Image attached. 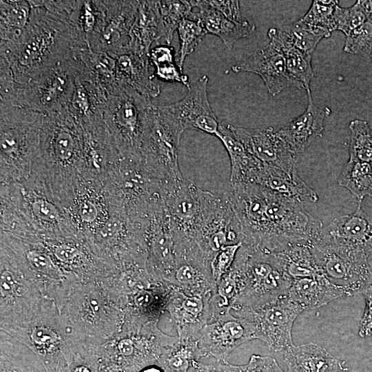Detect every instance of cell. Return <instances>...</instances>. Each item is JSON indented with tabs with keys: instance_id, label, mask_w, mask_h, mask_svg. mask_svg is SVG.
<instances>
[{
	"instance_id": "obj_1",
	"label": "cell",
	"mask_w": 372,
	"mask_h": 372,
	"mask_svg": "<svg viewBox=\"0 0 372 372\" xmlns=\"http://www.w3.org/2000/svg\"><path fill=\"white\" fill-rule=\"evenodd\" d=\"M231 205L240 228L242 245L278 253L309 243L323 227L303 203L253 183H231L222 193Z\"/></svg>"
},
{
	"instance_id": "obj_2",
	"label": "cell",
	"mask_w": 372,
	"mask_h": 372,
	"mask_svg": "<svg viewBox=\"0 0 372 372\" xmlns=\"http://www.w3.org/2000/svg\"><path fill=\"white\" fill-rule=\"evenodd\" d=\"M29 22L16 39L0 42V58L14 80L24 85L50 70L80 49L89 48L65 16L30 1Z\"/></svg>"
},
{
	"instance_id": "obj_3",
	"label": "cell",
	"mask_w": 372,
	"mask_h": 372,
	"mask_svg": "<svg viewBox=\"0 0 372 372\" xmlns=\"http://www.w3.org/2000/svg\"><path fill=\"white\" fill-rule=\"evenodd\" d=\"M110 278L76 282L60 311L85 343L100 344L123 330L125 298Z\"/></svg>"
},
{
	"instance_id": "obj_4",
	"label": "cell",
	"mask_w": 372,
	"mask_h": 372,
	"mask_svg": "<svg viewBox=\"0 0 372 372\" xmlns=\"http://www.w3.org/2000/svg\"><path fill=\"white\" fill-rule=\"evenodd\" d=\"M3 331L29 348L46 372H61L85 344L55 302L45 298L28 320Z\"/></svg>"
},
{
	"instance_id": "obj_5",
	"label": "cell",
	"mask_w": 372,
	"mask_h": 372,
	"mask_svg": "<svg viewBox=\"0 0 372 372\" xmlns=\"http://www.w3.org/2000/svg\"><path fill=\"white\" fill-rule=\"evenodd\" d=\"M44 117L26 107L0 105L1 185L30 176L40 156Z\"/></svg>"
},
{
	"instance_id": "obj_6",
	"label": "cell",
	"mask_w": 372,
	"mask_h": 372,
	"mask_svg": "<svg viewBox=\"0 0 372 372\" xmlns=\"http://www.w3.org/2000/svg\"><path fill=\"white\" fill-rule=\"evenodd\" d=\"M229 271L238 285L231 311L260 307L288 296L292 280L276 253L242 245Z\"/></svg>"
},
{
	"instance_id": "obj_7",
	"label": "cell",
	"mask_w": 372,
	"mask_h": 372,
	"mask_svg": "<svg viewBox=\"0 0 372 372\" xmlns=\"http://www.w3.org/2000/svg\"><path fill=\"white\" fill-rule=\"evenodd\" d=\"M1 244L12 252L27 278L61 311L72 288L81 280L59 266L39 236L1 231Z\"/></svg>"
},
{
	"instance_id": "obj_8",
	"label": "cell",
	"mask_w": 372,
	"mask_h": 372,
	"mask_svg": "<svg viewBox=\"0 0 372 372\" xmlns=\"http://www.w3.org/2000/svg\"><path fill=\"white\" fill-rule=\"evenodd\" d=\"M185 130L162 105H153L144 130L141 155L150 176L161 189L183 180L178 165V148Z\"/></svg>"
},
{
	"instance_id": "obj_9",
	"label": "cell",
	"mask_w": 372,
	"mask_h": 372,
	"mask_svg": "<svg viewBox=\"0 0 372 372\" xmlns=\"http://www.w3.org/2000/svg\"><path fill=\"white\" fill-rule=\"evenodd\" d=\"M152 99L132 87L118 85L108 95L104 123L121 157L141 158V147Z\"/></svg>"
},
{
	"instance_id": "obj_10",
	"label": "cell",
	"mask_w": 372,
	"mask_h": 372,
	"mask_svg": "<svg viewBox=\"0 0 372 372\" xmlns=\"http://www.w3.org/2000/svg\"><path fill=\"white\" fill-rule=\"evenodd\" d=\"M158 322H149L138 331L121 332L100 344H94L98 357L119 363L132 372L156 363L180 341L178 336L164 333Z\"/></svg>"
},
{
	"instance_id": "obj_11",
	"label": "cell",
	"mask_w": 372,
	"mask_h": 372,
	"mask_svg": "<svg viewBox=\"0 0 372 372\" xmlns=\"http://www.w3.org/2000/svg\"><path fill=\"white\" fill-rule=\"evenodd\" d=\"M76 52L39 77L19 84L15 106L45 115L68 107L81 72Z\"/></svg>"
},
{
	"instance_id": "obj_12",
	"label": "cell",
	"mask_w": 372,
	"mask_h": 372,
	"mask_svg": "<svg viewBox=\"0 0 372 372\" xmlns=\"http://www.w3.org/2000/svg\"><path fill=\"white\" fill-rule=\"evenodd\" d=\"M44 298L21 271L12 252L1 244L0 330L28 320L38 310Z\"/></svg>"
},
{
	"instance_id": "obj_13",
	"label": "cell",
	"mask_w": 372,
	"mask_h": 372,
	"mask_svg": "<svg viewBox=\"0 0 372 372\" xmlns=\"http://www.w3.org/2000/svg\"><path fill=\"white\" fill-rule=\"evenodd\" d=\"M147 254V265L155 277L167 282L174 271L181 231L174 225L161 196L151 203L139 220Z\"/></svg>"
},
{
	"instance_id": "obj_14",
	"label": "cell",
	"mask_w": 372,
	"mask_h": 372,
	"mask_svg": "<svg viewBox=\"0 0 372 372\" xmlns=\"http://www.w3.org/2000/svg\"><path fill=\"white\" fill-rule=\"evenodd\" d=\"M309 246L320 273L342 289L347 296L361 293L372 283V271L365 253L320 240L311 241Z\"/></svg>"
},
{
	"instance_id": "obj_15",
	"label": "cell",
	"mask_w": 372,
	"mask_h": 372,
	"mask_svg": "<svg viewBox=\"0 0 372 372\" xmlns=\"http://www.w3.org/2000/svg\"><path fill=\"white\" fill-rule=\"evenodd\" d=\"M211 259L225 246L241 242L240 228L225 196L203 190L200 214L187 236Z\"/></svg>"
},
{
	"instance_id": "obj_16",
	"label": "cell",
	"mask_w": 372,
	"mask_h": 372,
	"mask_svg": "<svg viewBox=\"0 0 372 372\" xmlns=\"http://www.w3.org/2000/svg\"><path fill=\"white\" fill-rule=\"evenodd\" d=\"M303 311L287 296L260 307L232 313L250 323L254 339L263 342L271 350L279 352L293 345V322Z\"/></svg>"
},
{
	"instance_id": "obj_17",
	"label": "cell",
	"mask_w": 372,
	"mask_h": 372,
	"mask_svg": "<svg viewBox=\"0 0 372 372\" xmlns=\"http://www.w3.org/2000/svg\"><path fill=\"white\" fill-rule=\"evenodd\" d=\"M251 340L254 338L250 323L229 310L200 330L196 340L198 357H212L219 362L225 361L235 349Z\"/></svg>"
},
{
	"instance_id": "obj_18",
	"label": "cell",
	"mask_w": 372,
	"mask_h": 372,
	"mask_svg": "<svg viewBox=\"0 0 372 372\" xmlns=\"http://www.w3.org/2000/svg\"><path fill=\"white\" fill-rule=\"evenodd\" d=\"M172 289L167 282L152 276L129 292L121 332L138 331L149 322H158L167 311Z\"/></svg>"
},
{
	"instance_id": "obj_19",
	"label": "cell",
	"mask_w": 372,
	"mask_h": 372,
	"mask_svg": "<svg viewBox=\"0 0 372 372\" xmlns=\"http://www.w3.org/2000/svg\"><path fill=\"white\" fill-rule=\"evenodd\" d=\"M105 17L99 33L90 49L116 56L130 50V34L138 1H104Z\"/></svg>"
},
{
	"instance_id": "obj_20",
	"label": "cell",
	"mask_w": 372,
	"mask_h": 372,
	"mask_svg": "<svg viewBox=\"0 0 372 372\" xmlns=\"http://www.w3.org/2000/svg\"><path fill=\"white\" fill-rule=\"evenodd\" d=\"M234 136L249 152L262 163L279 168L291 177L298 176V156L278 135L273 128L249 129L228 124Z\"/></svg>"
},
{
	"instance_id": "obj_21",
	"label": "cell",
	"mask_w": 372,
	"mask_h": 372,
	"mask_svg": "<svg viewBox=\"0 0 372 372\" xmlns=\"http://www.w3.org/2000/svg\"><path fill=\"white\" fill-rule=\"evenodd\" d=\"M208 76L203 75L190 83L185 96L163 107L185 130H198L216 135L220 123L214 113L207 96Z\"/></svg>"
},
{
	"instance_id": "obj_22",
	"label": "cell",
	"mask_w": 372,
	"mask_h": 372,
	"mask_svg": "<svg viewBox=\"0 0 372 372\" xmlns=\"http://www.w3.org/2000/svg\"><path fill=\"white\" fill-rule=\"evenodd\" d=\"M234 72H251L259 75L271 95L276 96L285 89L303 86L289 73L284 53L273 41L252 54L245 61L231 67Z\"/></svg>"
},
{
	"instance_id": "obj_23",
	"label": "cell",
	"mask_w": 372,
	"mask_h": 372,
	"mask_svg": "<svg viewBox=\"0 0 372 372\" xmlns=\"http://www.w3.org/2000/svg\"><path fill=\"white\" fill-rule=\"evenodd\" d=\"M214 293L189 295L174 287L167 311L181 342L196 340L210 320V300Z\"/></svg>"
},
{
	"instance_id": "obj_24",
	"label": "cell",
	"mask_w": 372,
	"mask_h": 372,
	"mask_svg": "<svg viewBox=\"0 0 372 372\" xmlns=\"http://www.w3.org/2000/svg\"><path fill=\"white\" fill-rule=\"evenodd\" d=\"M361 203L358 201L354 212L338 217L323 227L313 240L345 246L369 257L372 254V218L362 209Z\"/></svg>"
},
{
	"instance_id": "obj_25",
	"label": "cell",
	"mask_w": 372,
	"mask_h": 372,
	"mask_svg": "<svg viewBox=\"0 0 372 372\" xmlns=\"http://www.w3.org/2000/svg\"><path fill=\"white\" fill-rule=\"evenodd\" d=\"M203 189L183 179L161 190V195L176 228L186 236L200 214Z\"/></svg>"
},
{
	"instance_id": "obj_26",
	"label": "cell",
	"mask_w": 372,
	"mask_h": 372,
	"mask_svg": "<svg viewBox=\"0 0 372 372\" xmlns=\"http://www.w3.org/2000/svg\"><path fill=\"white\" fill-rule=\"evenodd\" d=\"M306 110L287 125L276 131L291 151L299 156L316 137L322 136L324 120L331 114L328 107H318L311 94Z\"/></svg>"
},
{
	"instance_id": "obj_27",
	"label": "cell",
	"mask_w": 372,
	"mask_h": 372,
	"mask_svg": "<svg viewBox=\"0 0 372 372\" xmlns=\"http://www.w3.org/2000/svg\"><path fill=\"white\" fill-rule=\"evenodd\" d=\"M114 57L117 85L132 87L150 99L160 95L161 87L150 71L149 55L128 50Z\"/></svg>"
},
{
	"instance_id": "obj_28",
	"label": "cell",
	"mask_w": 372,
	"mask_h": 372,
	"mask_svg": "<svg viewBox=\"0 0 372 372\" xmlns=\"http://www.w3.org/2000/svg\"><path fill=\"white\" fill-rule=\"evenodd\" d=\"M196 12H193L190 18L201 24L206 34L218 37L229 50L239 39L249 37L256 29L254 25L247 21L237 22L225 17L221 12L209 6L207 1H191Z\"/></svg>"
},
{
	"instance_id": "obj_29",
	"label": "cell",
	"mask_w": 372,
	"mask_h": 372,
	"mask_svg": "<svg viewBox=\"0 0 372 372\" xmlns=\"http://www.w3.org/2000/svg\"><path fill=\"white\" fill-rule=\"evenodd\" d=\"M287 372H342L348 371L345 362L313 342L292 345L285 350Z\"/></svg>"
},
{
	"instance_id": "obj_30",
	"label": "cell",
	"mask_w": 372,
	"mask_h": 372,
	"mask_svg": "<svg viewBox=\"0 0 372 372\" xmlns=\"http://www.w3.org/2000/svg\"><path fill=\"white\" fill-rule=\"evenodd\" d=\"M343 296H347L346 293L322 274L292 280L288 292L289 299L304 311L321 307Z\"/></svg>"
},
{
	"instance_id": "obj_31",
	"label": "cell",
	"mask_w": 372,
	"mask_h": 372,
	"mask_svg": "<svg viewBox=\"0 0 372 372\" xmlns=\"http://www.w3.org/2000/svg\"><path fill=\"white\" fill-rule=\"evenodd\" d=\"M107 94L88 80L77 76L68 108L83 127L103 121Z\"/></svg>"
},
{
	"instance_id": "obj_32",
	"label": "cell",
	"mask_w": 372,
	"mask_h": 372,
	"mask_svg": "<svg viewBox=\"0 0 372 372\" xmlns=\"http://www.w3.org/2000/svg\"><path fill=\"white\" fill-rule=\"evenodd\" d=\"M215 136L222 142L230 159V182L254 183L263 163L247 151L228 125L220 123Z\"/></svg>"
},
{
	"instance_id": "obj_33",
	"label": "cell",
	"mask_w": 372,
	"mask_h": 372,
	"mask_svg": "<svg viewBox=\"0 0 372 372\" xmlns=\"http://www.w3.org/2000/svg\"><path fill=\"white\" fill-rule=\"evenodd\" d=\"M161 38L158 1H138L137 13L130 34V50L149 55L152 43Z\"/></svg>"
},
{
	"instance_id": "obj_34",
	"label": "cell",
	"mask_w": 372,
	"mask_h": 372,
	"mask_svg": "<svg viewBox=\"0 0 372 372\" xmlns=\"http://www.w3.org/2000/svg\"><path fill=\"white\" fill-rule=\"evenodd\" d=\"M253 183L302 203L318 200L316 192L299 176L291 177L282 169L264 163Z\"/></svg>"
},
{
	"instance_id": "obj_35",
	"label": "cell",
	"mask_w": 372,
	"mask_h": 372,
	"mask_svg": "<svg viewBox=\"0 0 372 372\" xmlns=\"http://www.w3.org/2000/svg\"><path fill=\"white\" fill-rule=\"evenodd\" d=\"M0 372H46L37 355L26 346L0 331Z\"/></svg>"
},
{
	"instance_id": "obj_36",
	"label": "cell",
	"mask_w": 372,
	"mask_h": 372,
	"mask_svg": "<svg viewBox=\"0 0 372 372\" xmlns=\"http://www.w3.org/2000/svg\"><path fill=\"white\" fill-rule=\"evenodd\" d=\"M267 35L270 40L275 41L282 49L290 75L303 86L307 96L311 95L310 83L314 77L311 65L313 54L305 53L280 38L276 34L275 28H269Z\"/></svg>"
},
{
	"instance_id": "obj_37",
	"label": "cell",
	"mask_w": 372,
	"mask_h": 372,
	"mask_svg": "<svg viewBox=\"0 0 372 372\" xmlns=\"http://www.w3.org/2000/svg\"><path fill=\"white\" fill-rule=\"evenodd\" d=\"M0 8L1 42L16 39L29 22L32 8L29 0H1Z\"/></svg>"
},
{
	"instance_id": "obj_38",
	"label": "cell",
	"mask_w": 372,
	"mask_h": 372,
	"mask_svg": "<svg viewBox=\"0 0 372 372\" xmlns=\"http://www.w3.org/2000/svg\"><path fill=\"white\" fill-rule=\"evenodd\" d=\"M276 34L301 51L313 54L319 42L331 36L328 29L306 23L300 19L291 24L275 28Z\"/></svg>"
},
{
	"instance_id": "obj_39",
	"label": "cell",
	"mask_w": 372,
	"mask_h": 372,
	"mask_svg": "<svg viewBox=\"0 0 372 372\" xmlns=\"http://www.w3.org/2000/svg\"><path fill=\"white\" fill-rule=\"evenodd\" d=\"M309 243L296 245L276 253L283 269L291 280L321 274Z\"/></svg>"
},
{
	"instance_id": "obj_40",
	"label": "cell",
	"mask_w": 372,
	"mask_h": 372,
	"mask_svg": "<svg viewBox=\"0 0 372 372\" xmlns=\"http://www.w3.org/2000/svg\"><path fill=\"white\" fill-rule=\"evenodd\" d=\"M338 183L358 201L365 197L372 198V163L349 160L340 173Z\"/></svg>"
},
{
	"instance_id": "obj_41",
	"label": "cell",
	"mask_w": 372,
	"mask_h": 372,
	"mask_svg": "<svg viewBox=\"0 0 372 372\" xmlns=\"http://www.w3.org/2000/svg\"><path fill=\"white\" fill-rule=\"evenodd\" d=\"M174 56V49L169 45L152 48L149 57L155 68L153 75L162 81L180 83L188 87L190 83L188 76L175 63Z\"/></svg>"
},
{
	"instance_id": "obj_42",
	"label": "cell",
	"mask_w": 372,
	"mask_h": 372,
	"mask_svg": "<svg viewBox=\"0 0 372 372\" xmlns=\"http://www.w3.org/2000/svg\"><path fill=\"white\" fill-rule=\"evenodd\" d=\"M161 17L162 38L169 45L174 32L183 19L192 14L193 6L191 1L167 0L158 1Z\"/></svg>"
},
{
	"instance_id": "obj_43",
	"label": "cell",
	"mask_w": 372,
	"mask_h": 372,
	"mask_svg": "<svg viewBox=\"0 0 372 372\" xmlns=\"http://www.w3.org/2000/svg\"><path fill=\"white\" fill-rule=\"evenodd\" d=\"M349 159L372 163V130L364 120L350 122Z\"/></svg>"
},
{
	"instance_id": "obj_44",
	"label": "cell",
	"mask_w": 372,
	"mask_h": 372,
	"mask_svg": "<svg viewBox=\"0 0 372 372\" xmlns=\"http://www.w3.org/2000/svg\"><path fill=\"white\" fill-rule=\"evenodd\" d=\"M194 360H199L196 340L179 342L156 362L165 372H189Z\"/></svg>"
},
{
	"instance_id": "obj_45",
	"label": "cell",
	"mask_w": 372,
	"mask_h": 372,
	"mask_svg": "<svg viewBox=\"0 0 372 372\" xmlns=\"http://www.w3.org/2000/svg\"><path fill=\"white\" fill-rule=\"evenodd\" d=\"M177 31L180 45L177 65L183 71L185 58L194 51L206 33L199 21L192 18L181 21Z\"/></svg>"
},
{
	"instance_id": "obj_46",
	"label": "cell",
	"mask_w": 372,
	"mask_h": 372,
	"mask_svg": "<svg viewBox=\"0 0 372 372\" xmlns=\"http://www.w3.org/2000/svg\"><path fill=\"white\" fill-rule=\"evenodd\" d=\"M370 17L363 10L360 1L348 8L336 6L333 16V31H341L345 36L365 23Z\"/></svg>"
},
{
	"instance_id": "obj_47",
	"label": "cell",
	"mask_w": 372,
	"mask_h": 372,
	"mask_svg": "<svg viewBox=\"0 0 372 372\" xmlns=\"http://www.w3.org/2000/svg\"><path fill=\"white\" fill-rule=\"evenodd\" d=\"M343 50L347 53L372 59V20L371 19L346 36Z\"/></svg>"
},
{
	"instance_id": "obj_48",
	"label": "cell",
	"mask_w": 372,
	"mask_h": 372,
	"mask_svg": "<svg viewBox=\"0 0 372 372\" xmlns=\"http://www.w3.org/2000/svg\"><path fill=\"white\" fill-rule=\"evenodd\" d=\"M338 1L314 0L304 15L300 19L311 25L333 31V16Z\"/></svg>"
},
{
	"instance_id": "obj_49",
	"label": "cell",
	"mask_w": 372,
	"mask_h": 372,
	"mask_svg": "<svg viewBox=\"0 0 372 372\" xmlns=\"http://www.w3.org/2000/svg\"><path fill=\"white\" fill-rule=\"evenodd\" d=\"M61 372H100L99 360L94 345L83 344Z\"/></svg>"
},
{
	"instance_id": "obj_50",
	"label": "cell",
	"mask_w": 372,
	"mask_h": 372,
	"mask_svg": "<svg viewBox=\"0 0 372 372\" xmlns=\"http://www.w3.org/2000/svg\"><path fill=\"white\" fill-rule=\"evenodd\" d=\"M241 246L242 242L226 245L214 256L210 267L211 276L216 284L229 272Z\"/></svg>"
},
{
	"instance_id": "obj_51",
	"label": "cell",
	"mask_w": 372,
	"mask_h": 372,
	"mask_svg": "<svg viewBox=\"0 0 372 372\" xmlns=\"http://www.w3.org/2000/svg\"><path fill=\"white\" fill-rule=\"evenodd\" d=\"M365 300V309L360 320L358 334L361 338L372 336V283L361 292Z\"/></svg>"
},
{
	"instance_id": "obj_52",
	"label": "cell",
	"mask_w": 372,
	"mask_h": 372,
	"mask_svg": "<svg viewBox=\"0 0 372 372\" xmlns=\"http://www.w3.org/2000/svg\"><path fill=\"white\" fill-rule=\"evenodd\" d=\"M207 3L221 12L227 19L237 21H242L238 1H207Z\"/></svg>"
},
{
	"instance_id": "obj_53",
	"label": "cell",
	"mask_w": 372,
	"mask_h": 372,
	"mask_svg": "<svg viewBox=\"0 0 372 372\" xmlns=\"http://www.w3.org/2000/svg\"><path fill=\"white\" fill-rule=\"evenodd\" d=\"M99 360L100 372H132L125 366L116 362L99 358Z\"/></svg>"
},
{
	"instance_id": "obj_54",
	"label": "cell",
	"mask_w": 372,
	"mask_h": 372,
	"mask_svg": "<svg viewBox=\"0 0 372 372\" xmlns=\"http://www.w3.org/2000/svg\"><path fill=\"white\" fill-rule=\"evenodd\" d=\"M138 372H165L164 369L158 364L154 363L147 365L141 369Z\"/></svg>"
},
{
	"instance_id": "obj_55",
	"label": "cell",
	"mask_w": 372,
	"mask_h": 372,
	"mask_svg": "<svg viewBox=\"0 0 372 372\" xmlns=\"http://www.w3.org/2000/svg\"><path fill=\"white\" fill-rule=\"evenodd\" d=\"M360 3L366 12V14L370 17L372 14V0H359Z\"/></svg>"
}]
</instances>
